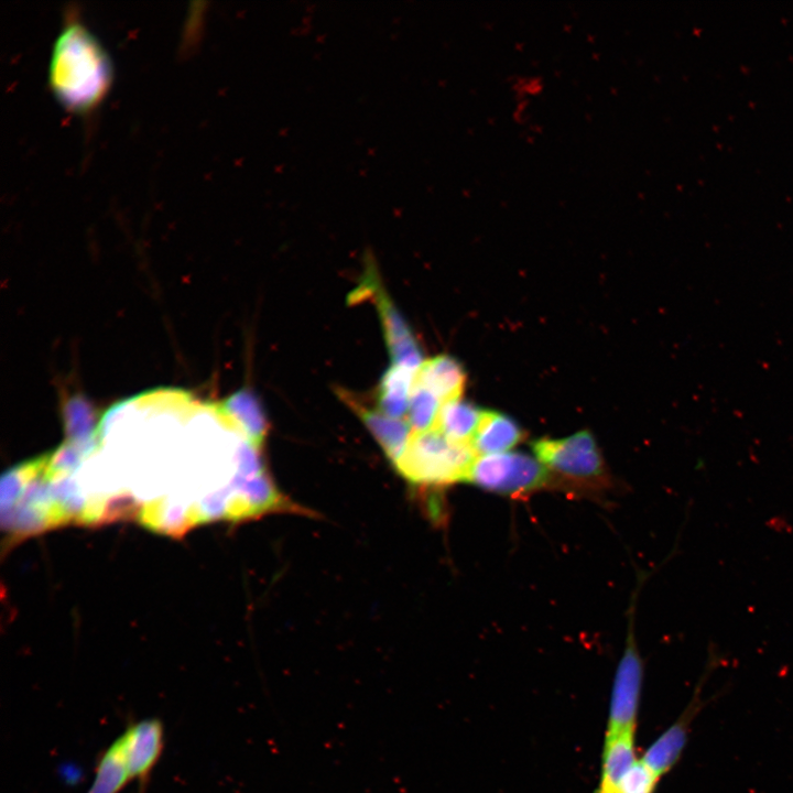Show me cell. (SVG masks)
I'll return each instance as SVG.
<instances>
[{
	"label": "cell",
	"mask_w": 793,
	"mask_h": 793,
	"mask_svg": "<svg viewBox=\"0 0 793 793\" xmlns=\"http://www.w3.org/2000/svg\"><path fill=\"white\" fill-rule=\"evenodd\" d=\"M111 62L96 36L70 17L53 45L48 83L54 97L70 112L87 113L107 95Z\"/></svg>",
	"instance_id": "obj_1"
},
{
	"label": "cell",
	"mask_w": 793,
	"mask_h": 793,
	"mask_svg": "<svg viewBox=\"0 0 793 793\" xmlns=\"http://www.w3.org/2000/svg\"><path fill=\"white\" fill-rule=\"evenodd\" d=\"M477 455L470 445L456 443L433 428L412 433L402 456L393 464L417 486H447L466 481Z\"/></svg>",
	"instance_id": "obj_2"
},
{
	"label": "cell",
	"mask_w": 793,
	"mask_h": 793,
	"mask_svg": "<svg viewBox=\"0 0 793 793\" xmlns=\"http://www.w3.org/2000/svg\"><path fill=\"white\" fill-rule=\"evenodd\" d=\"M554 485L599 490L609 485L604 457L593 434L578 431L563 438H539L531 444Z\"/></svg>",
	"instance_id": "obj_3"
},
{
	"label": "cell",
	"mask_w": 793,
	"mask_h": 793,
	"mask_svg": "<svg viewBox=\"0 0 793 793\" xmlns=\"http://www.w3.org/2000/svg\"><path fill=\"white\" fill-rule=\"evenodd\" d=\"M465 482L512 498L555 486L536 457L519 452L477 456Z\"/></svg>",
	"instance_id": "obj_4"
},
{
	"label": "cell",
	"mask_w": 793,
	"mask_h": 793,
	"mask_svg": "<svg viewBox=\"0 0 793 793\" xmlns=\"http://www.w3.org/2000/svg\"><path fill=\"white\" fill-rule=\"evenodd\" d=\"M370 295L379 313L392 365L416 371L424 361L422 349L409 324L380 282L371 258H369L359 285L351 292L349 300L355 303L368 298Z\"/></svg>",
	"instance_id": "obj_5"
},
{
	"label": "cell",
	"mask_w": 793,
	"mask_h": 793,
	"mask_svg": "<svg viewBox=\"0 0 793 793\" xmlns=\"http://www.w3.org/2000/svg\"><path fill=\"white\" fill-rule=\"evenodd\" d=\"M634 598L629 610L626 648L616 669L609 709L607 734L636 730L639 702L643 683V661L640 655L634 632Z\"/></svg>",
	"instance_id": "obj_6"
},
{
	"label": "cell",
	"mask_w": 793,
	"mask_h": 793,
	"mask_svg": "<svg viewBox=\"0 0 793 793\" xmlns=\"http://www.w3.org/2000/svg\"><path fill=\"white\" fill-rule=\"evenodd\" d=\"M131 780L144 784L164 746V728L156 718L131 724L120 735Z\"/></svg>",
	"instance_id": "obj_7"
},
{
	"label": "cell",
	"mask_w": 793,
	"mask_h": 793,
	"mask_svg": "<svg viewBox=\"0 0 793 793\" xmlns=\"http://www.w3.org/2000/svg\"><path fill=\"white\" fill-rule=\"evenodd\" d=\"M336 393L362 421L387 457L394 464L402 456L412 434L409 422L391 419L377 408H368L359 397L346 389L337 388Z\"/></svg>",
	"instance_id": "obj_8"
},
{
	"label": "cell",
	"mask_w": 793,
	"mask_h": 793,
	"mask_svg": "<svg viewBox=\"0 0 793 793\" xmlns=\"http://www.w3.org/2000/svg\"><path fill=\"white\" fill-rule=\"evenodd\" d=\"M466 380L463 366L448 355L424 360L414 378L415 383L430 390L443 404L461 399Z\"/></svg>",
	"instance_id": "obj_9"
},
{
	"label": "cell",
	"mask_w": 793,
	"mask_h": 793,
	"mask_svg": "<svg viewBox=\"0 0 793 793\" xmlns=\"http://www.w3.org/2000/svg\"><path fill=\"white\" fill-rule=\"evenodd\" d=\"M636 730L607 734L597 793H619L620 784L636 763Z\"/></svg>",
	"instance_id": "obj_10"
},
{
	"label": "cell",
	"mask_w": 793,
	"mask_h": 793,
	"mask_svg": "<svg viewBox=\"0 0 793 793\" xmlns=\"http://www.w3.org/2000/svg\"><path fill=\"white\" fill-rule=\"evenodd\" d=\"M699 698L694 697L680 718L645 750L641 760L660 776L678 761L687 741L688 727L698 710Z\"/></svg>",
	"instance_id": "obj_11"
},
{
	"label": "cell",
	"mask_w": 793,
	"mask_h": 793,
	"mask_svg": "<svg viewBox=\"0 0 793 793\" xmlns=\"http://www.w3.org/2000/svg\"><path fill=\"white\" fill-rule=\"evenodd\" d=\"M524 437V432L509 415L482 410L479 425L471 442L477 456L511 452Z\"/></svg>",
	"instance_id": "obj_12"
},
{
	"label": "cell",
	"mask_w": 793,
	"mask_h": 793,
	"mask_svg": "<svg viewBox=\"0 0 793 793\" xmlns=\"http://www.w3.org/2000/svg\"><path fill=\"white\" fill-rule=\"evenodd\" d=\"M218 409L253 446L262 449L270 425L259 399L251 390L240 389L224 400Z\"/></svg>",
	"instance_id": "obj_13"
},
{
	"label": "cell",
	"mask_w": 793,
	"mask_h": 793,
	"mask_svg": "<svg viewBox=\"0 0 793 793\" xmlns=\"http://www.w3.org/2000/svg\"><path fill=\"white\" fill-rule=\"evenodd\" d=\"M415 372L394 365L387 369L377 388L376 408L391 419L405 420Z\"/></svg>",
	"instance_id": "obj_14"
},
{
	"label": "cell",
	"mask_w": 793,
	"mask_h": 793,
	"mask_svg": "<svg viewBox=\"0 0 793 793\" xmlns=\"http://www.w3.org/2000/svg\"><path fill=\"white\" fill-rule=\"evenodd\" d=\"M481 413L482 410L461 399L446 402L438 412L435 430L450 441L471 446Z\"/></svg>",
	"instance_id": "obj_15"
},
{
	"label": "cell",
	"mask_w": 793,
	"mask_h": 793,
	"mask_svg": "<svg viewBox=\"0 0 793 793\" xmlns=\"http://www.w3.org/2000/svg\"><path fill=\"white\" fill-rule=\"evenodd\" d=\"M131 781L120 736L100 757L87 793H119Z\"/></svg>",
	"instance_id": "obj_16"
},
{
	"label": "cell",
	"mask_w": 793,
	"mask_h": 793,
	"mask_svg": "<svg viewBox=\"0 0 793 793\" xmlns=\"http://www.w3.org/2000/svg\"><path fill=\"white\" fill-rule=\"evenodd\" d=\"M64 421L69 443L89 446L96 441L94 412L84 399L75 397L65 403Z\"/></svg>",
	"instance_id": "obj_17"
},
{
	"label": "cell",
	"mask_w": 793,
	"mask_h": 793,
	"mask_svg": "<svg viewBox=\"0 0 793 793\" xmlns=\"http://www.w3.org/2000/svg\"><path fill=\"white\" fill-rule=\"evenodd\" d=\"M442 405V401L430 390L414 382L406 416L412 433H423L435 428Z\"/></svg>",
	"instance_id": "obj_18"
},
{
	"label": "cell",
	"mask_w": 793,
	"mask_h": 793,
	"mask_svg": "<svg viewBox=\"0 0 793 793\" xmlns=\"http://www.w3.org/2000/svg\"><path fill=\"white\" fill-rule=\"evenodd\" d=\"M661 776L641 759L624 775L619 793H654Z\"/></svg>",
	"instance_id": "obj_19"
}]
</instances>
